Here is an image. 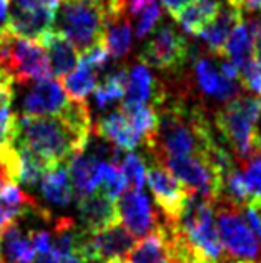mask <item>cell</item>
Wrapping results in <instances>:
<instances>
[{
	"instance_id": "obj_31",
	"label": "cell",
	"mask_w": 261,
	"mask_h": 263,
	"mask_svg": "<svg viewBox=\"0 0 261 263\" xmlns=\"http://www.w3.org/2000/svg\"><path fill=\"white\" fill-rule=\"evenodd\" d=\"M239 82L243 88L251 90L261 99V60L253 59L250 64H246L239 70Z\"/></svg>"
},
{
	"instance_id": "obj_6",
	"label": "cell",
	"mask_w": 261,
	"mask_h": 263,
	"mask_svg": "<svg viewBox=\"0 0 261 263\" xmlns=\"http://www.w3.org/2000/svg\"><path fill=\"white\" fill-rule=\"evenodd\" d=\"M215 217L225 263H261V245L245 223L238 206L219 200L215 203Z\"/></svg>"
},
{
	"instance_id": "obj_37",
	"label": "cell",
	"mask_w": 261,
	"mask_h": 263,
	"mask_svg": "<svg viewBox=\"0 0 261 263\" xmlns=\"http://www.w3.org/2000/svg\"><path fill=\"white\" fill-rule=\"evenodd\" d=\"M228 5L239 10L245 15V12H261V0H228Z\"/></svg>"
},
{
	"instance_id": "obj_18",
	"label": "cell",
	"mask_w": 261,
	"mask_h": 263,
	"mask_svg": "<svg viewBox=\"0 0 261 263\" xmlns=\"http://www.w3.org/2000/svg\"><path fill=\"white\" fill-rule=\"evenodd\" d=\"M127 258L130 263H173L168 245L167 225L160 223L156 230L135 243Z\"/></svg>"
},
{
	"instance_id": "obj_12",
	"label": "cell",
	"mask_w": 261,
	"mask_h": 263,
	"mask_svg": "<svg viewBox=\"0 0 261 263\" xmlns=\"http://www.w3.org/2000/svg\"><path fill=\"white\" fill-rule=\"evenodd\" d=\"M108 160L100 155L88 152V154H77L68 160V177L73 185L75 197L78 200L90 195L98 189L102 174Z\"/></svg>"
},
{
	"instance_id": "obj_21",
	"label": "cell",
	"mask_w": 261,
	"mask_h": 263,
	"mask_svg": "<svg viewBox=\"0 0 261 263\" xmlns=\"http://www.w3.org/2000/svg\"><path fill=\"white\" fill-rule=\"evenodd\" d=\"M225 55L230 59V62L238 70L250 64L255 59V48H253V37L248 29L246 20L242 18L231 30L228 40L225 45Z\"/></svg>"
},
{
	"instance_id": "obj_43",
	"label": "cell",
	"mask_w": 261,
	"mask_h": 263,
	"mask_svg": "<svg viewBox=\"0 0 261 263\" xmlns=\"http://www.w3.org/2000/svg\"><path fill=\"white\" fill-rule=\"evenodd\" d=\"M0 255H2V247H0Z\"/></svg>"
},
{
	"instance_id": "obj_42",
	"label": "cell",
	"mask_w": 261,
	"mask_h": 263,
	"mask_svg": "<svg viewBox=\"0 0 261 263\" xmlns=\"http://www.w3.org/2000/svg\"><path fill=\"white\" fill-rule=\"evenodd\" d=\"M105 263H130L127 257H118V258H110Z\"/></svg>"
},
{
	"instance_id": "obj_28",
	"label": "cell",
	"mask_w": 261,
	"mask_h": 263,
	"mask_svg": "<svg viewBox=\"0 0 261 263\" xmlns=\"http://www.w3.org/2000/svg\"><path fill=\"white\" fill-rule=\"evenodd\" d=\"M193 68H195V82L198 90L203 95L216 99L218 90L222 87V80H223V75L219 73V68H216V65L208 57H196Z\"/></svg>"
},
{
	"instance_id": "obj_5",
	"label": "cell",
	"mask_w": 261,
	"mask_h": 263,
	"mask_svg": "<svg viewBox=\"0 0 261 263\" xmlns=\"http://www.w3.org/2000/svg\"><path fill=\"white\" fill-rule=\"evenodd\" d=\"M60 32L82 55L105 44L107 13L104 0H62Z\"/></svg>"
},
{
	"instance_id": "obj_23",
	"label": "cell",
	"mask_w": 261,
	"mask_h": 263,
	"mask_svg": "<svg viewBox=\"0 0 261 263\" xmlns=\"http://www.w3.org/2000/svg\"><path fill=\"white\" fill-rule=\"evenodd\" d=\"M97 87V70L80 59L77 68L62 80V88L73 102H87V97Z\"/></svg>"
},
{
	"instance_id": "obj_10",
	"label": "cell",
	"mask_w": 261,
	"mask_h": 263,
	"mask_svg": "<svg viewBox=\"0 0 261 263\" xmlns=\"http://www.w3.org/2000/svg\"><path fill=\"white\" fill-rule=\"evenodd\" d=\"M116 210H118L120 223L135 238L147 237L160 227L152 203L142 190L123 192L116 200Z\"/></svg>"
},
{
	"instance_id": "obj_44",
	"label": "cell",
	"mask_w": 261,
	"mask_h": 263,
	"mask_svg": "<svg viewBox=\"0 0 261 263\" xmlns=\"http://www.w3.org/2000/svg\"><path fill=\"white\" fill-rule=\"evenodd\" d=\"M0 263H7V261H4V260H0Z\"/></svg>"
},
{
	"instance_id": "obj_13",
	"label": "cell",
	"mask_w": 261,
	"mask_h": 263,
	"mask_svg": "<svg viewBox=\"0 0 261 263\" xmlns=\"http://www.w3.org/2000/svg\"><path fill=\"white\" fill-rule=\"evenodd\" d=\"M38 44L47 52L52 77L57 80H64L67 75H70L77 68L80 62V53L60 30L52 29L44 33L42 39L38 40Z\"/></svg>"
},
{
	"instance_id": "obj_27",
	"label": "cell",
	"mask_w": 261,
	"mask_h": 263,
	"mask_svg": "<svg viewBox=\"0 0 261 263\" xmlns=\"http://www.w3.org/2000/svg\"><path fill=\"white\" fill-rule=\"evenodd\" d=\"M15 147L18 152V180L17 182L32 189V186H35L40 180H42L45 172L50 170V167L29 148L22 147V145H15Z\"/></svg>"
},
{
	"instance_id": "obj_4",
	"label": "cell",
	"mask_w": 261,
	"mask_h": 263,
	"mask_svg": "<svg viewBox=\"0 0 261 263\" xmlns=\"http://www.w3.org/2000/svg\"><path fill=\"white\" fill-rule=\"evenodd\" d=\"M216 128L230 145L233 157L246 165L261 155V99L239 95L226 102L215 115Z\"/></svg>"
},
{
	"instance_id": "obj_17",
	"label": "cell",
	"mask_w": 261,
	"mask_h": 263,
	"mask_svg": "<svg viewBox=\"0 0 261 263\" xmlns=\"http://www.w3.org/2000/svg\"><path fill=\"white\" fill-rule=\"evenodd\" d=\"M242 18H245V15L239 10L233 9L230 5L222 7V10L215 17V20L210 25L205 27L198 37L207 44L211 53L218 55V57H225L226 40H228L231 30L235 29V25Z\"/></svg>"
},
{
	"instance_id": "obj_38",
	"label": "cell",
	"mask_w": 261,
	"mask_h": 263,
	"mask_svg": "<svg viewBox=\"0 0 261 263\" xmlns=\"http://www.w3.org/2000/svg\"><path fill=\"white\" fill-rule=\"evenodd\" d=\"M155 0H127V13L128 15L138 17L140 13L147 9L148 5H152Z\"/></svg>"
},
{
	"instance_id": "obj_20",
	"label": "cell",
	"mask_w": 261,
	"mask_h": 263,
	"mask_svg": "<svg viewBox=\"0 0 261 263\" xmlns=\"http://www.w3.org/2000/svg\"><path fill=\"white\" fill-rule=\"evenodd\" d=\"M0 247L4 248L7 263H32L35 258V248L30 235H25L15 221L4 228L0 235Z\"/></svg>"
},
{
	"instance_id": "obj_11",
	"label": "cell",
	"mask_w": 261,
	"mask_h": 263,
	"mask_svg": "<svg viewBox=\"0 0 261 263\" xmlns=\"http://www.w3.org/2000/svg\"><path fill=\"white\" fill-rule=\"evenodd\" d=\"M68 102H70V99L67 97L62 85L57 80L49 77L33 82V85L24 97L22 108L24 115L53 117L64 112Z\"/></svg>"
},
{
	"instance_id": "obj_33",
	"label": "cell",
	"mask_w": 261,
	"mask_h": 263,
	"mask_svg": "<svg viewBox=\"0 0 261 263\" xmlns=\"http://www.w3.org/2000/svg\"><path fill=\"white\" fill-rule=\"evenodd\" d=\"M245 175L248 178L255 195H261V155L245 165Z\"/></svg>"
},
{
	"instance_id": "obj_15",
	"label": "cell",
	"mask_w": 261,
	"mask_h": 263,
	"mask_svg": "<svg viewBox=\"0 0 261 263\" xmlns=\"http://www.w3.org/2000/svg\"><path fill=\"white\" fill-rule=\"evenodd\" d=\"M165 92L156 85V80L145 65H133L128 70L125 97L122 105H163Z\"/></svg>"
},
{
	"instance_id": "obj_30",
	"label": "cell",
	"mask_w": 261,
	"mask_h": 263,
	"mask_svg": "<svg viewBox=\"0 0 261 263\" xmlns=\"http://www.w3.org/2000/svg\"><path fill=\"white\" fill-rule=\"evenodd\" d=\"M160 18H162V9L158 7L156 2H153L138 15L136 27H135V35L138 39L147 37L150 32L155 30V27L160 22Z\"/></svg>"
},
{
	"instance_id": "obj_32",
	"label": "cell",
	"mask_w": 261,
	"mask_h": 263,
	"mask_svg": "<svg viewBox=\"0 0 261 263\" xmlns=\"http://www.w3.org/2000/svg\"><path fill=\"white\" fill-rule=\"evenodd\" d=\"M246 225L256 237L258 243L261 245V195H255L248 203L243 206Z\"/></svg>"
},
{
	"instance_id": "obj_2",
	"label": "cell",
	"mask_w": 261,
	"mask_h": 263,
	"mask_svg": "<svg viewBox=\"0 0 261 263\" xmlns=\"http://www.w3.org/2000/svg\"><path fill=\"white\" fill-rule=\"evenodd\" d=\"M156 135L147 147L155 162L170 157H200L211 160L219 145L215 142L208 119L200 108L173 103L163 108Z\"/></svg>"
},
{
	"instance_id": "obj_34",
	"label": "cell",
	"mask_w": 261,
	"mask_h": 263,
	"mask_svg": "<svg viewBox=\"0 0 261 263\" xmlns=\"http://www.w3.org/2000/svg\"><path fill=\"white\" fill-rule=\"evenodd\" d=\"M62 0H12L15 9L20 10H38V9H52L58 10Z\"/></svg>"
},
{
	"instance_id": "obj_19",
	"label": "cell",
	"mask_w": 261,
	"mask_h": 263,
	"mask_svg": "<svg viewBox=\"0 0 261 263\" xmlns=\"http://www.w3.org/2000/svg\"><path fill=\"white\" fill-rule=\"evenodd\" d=\"M40 193L52 205L67 206L72 203L75 192L65 163L45 172V175L40 180Z\"/></svg>"
},
{
	"instance_id": "obj_3",
	"label": "cell",
	"mask_w": 261,
	"mask_h": 263,
	"mask_svg": "<svg viewBox=\"0 0 261 263\" xmlns=\"http://www.w3.org/2000/svg\"><path fill=\"white\" fill-rule=\"evenodd\" d=\"M173 263H225L215 223V203L191 195L175 223H167Z\"/></svg>"
},
{
	"instance_id": "obj_22",
	"label": "cell",
	"mask_w": 261,
	"mask_h": 263,
	"mask_svg": "<svg viewBox=\"0 0 261 263\" xmlns=\"http://www.w3.org/2000/svg\"><path fill=\"white\" fill-rule=\"evenodd\" d=\"M219 10H222V4L216 0H195L188 9L183 10L176 22L182 24L185 32L198 37L205 27L215 20Z\"/></svg>"
},
{
	"instance_id": "obj_39",
	"label": "cell",
	"mask_w": 261,
	"mask_h": 263,
	"mask_svg": "<svg viewBox=\"0 0 261 263\" xmlns=\"http://www.w3.org/2000/svg\"><path fill=\"white\" fill-rule=\"evenodd\" d=\"M9 5H10V0H0V32L7 29V22H9Z\"/></svg>"
},
{
	"instance_id": "obj_9",
	"label": "cell",
	"mask_w": 261,
	"mask_h": 263,
	"mask_svg": "<svg viewBox=\"0 0 261 263\" xmlns=\"http://www.w3.org/2000/svg\"><path fill=\"white\" fill-rule=\"evenodd\" d=\"M135 237L120 221L98 232H87L82 255L87 261H107L110 258L128 257L135 247Z\"/></svg>"
},
{
	"instance_id": "obj_1",
	"label": "cell",
	"mask_w": 261,
	"mask_h": 263,
	"mask_svg": "<svg viewBox=\"0 0 261 263\" xmlns=\"http://www.w3.org/2000/svg\"><path fill=\"white\" fill-rule=\"evenodd\" d=\"M90 134L92 119L87 102L70 100L60 115L20 117L15 143L29 148L53 168L85 152Z\"/></svg>"
},
{
	"instance_id": "obj_26",
	"label": "cell",
	"mask_w": 261,
	"mask_h": 263,
	"mask_svg": "<svg viewBox=\"0 0 261 263\" xmlns=\"http://www.w3.org/2000/svg\"><path fill=\"white\" fill-rule=\"evenodd\" d=\"M120 110L127 115L135 132L145 140L147 145L153 140L158 130V123H160V115L153 105H120Z\"/></svg>"
},
{
	"instance_id": "obj_41",
	"label": "cell",
	"mask_w": 261,
	"mask_h": 263,
	"mask_svg": "<svg viewBox=\"0 0 261 263\" xmlns=\"http://www.w3.org/2000/svg\"><path fill=\"white\" fill-rule=\"evenodd\" d=\"M58 263H88L80 253H65L58 255Z\"/></svg>"
},
{
	"instance_id": "obj_29",
	"label": "cell",
	"mask_w": 261,
	"mask_h": 263,
	"mask_svg": "<svg viewBox=\"0 0 261 263\" xmlns=\"http://www.w3.org/2000/svg\"><path fill=\"white\" fill-rule=\"evenodd\" d=\"M120 170L130 190H143L147 182V168L143 158L136 154H127L120 160Z\"/></svg>"
},
{
	"instance_id": "obj_7",
	"label": "cell",
	"mask_w": 261,
	"mask_h": 263,
	"mask_svg": "<svg viewBox=\"0 0 261 263\" xmlns=\"http://www.w3.org/2000/svg\"><path fill=\"white\" fill-rule=\"evenodd\" d=\"M190 45L175 27L163 24L153 30V35L143 45L138 55L142 65L162 72H176L190 57Z\"/></svg>"
},
{
	"instance_id": "obj_14",
	"label": "cell",
	"mask_w": 261,
	"mask_h": 263,
	"mask_svg": "<svg viewBox=\"0 0 261 263\" xmlns=\"http://www.w3.org/2000/svg\"><path fill=\"white\" fill-rule=\"evenodd\" d=\"M78 213L82 228L90 233L104 230V228L120 221L116 202L108 198L100 190H95L90 195L78 200Z\"/></svg>"
},
{
	"instance_id": "obj_8",
	"label": "cell",
	"mask_w": 261,
	"mask_h": 263,
	"mask_svg": "<svg viewBox=\"0 0 261 263\" xmlns=\"http://www.w3.org/2000/svg\"><path fill=\"white\" fill-rule=\"evenodd\" d=\"M147 182L167 223H175L191 197L190 190L160 162H155L147 168Z\"/></svg>"
},
{
	"instance_id": "obj_40",
	"label": "cell",
	"mask_w": 261,
	"mask_h": 263,
	"mask_svg": "<svg viewBox=\"0 0 261 263\" xmlns=\"http://www.w3.org/2000/svg\"><path fill=\"white\" fill-rule=\"evenodd\" d=\"M32 263H58L57 255L53 250L47 252V253H37L35 258L32 260Z\"/></svg>"
},
{
	"instance_id": "obj_25",
	"label": "cell",
	"mask_w": 261,
	"mask_h": 263,
	"mask_svg": "<svg viewBox=\"0 0 261 263\" xmlns=\"http://www.w3.org/2000/svg\"><path fill=\"white\" fill-rule=\"evenodd\" d=\"M127 79H128L127 68H116V70L108 72L104 77V80L95 87L93 97H95V103H97V107L100 110L110 108L120 99L125 97Z\"/></svg>"
},
{
	"instance_id": "obj_16",
	"label": "cell",
	"mask_w": 261,
	"mask_h": 263,
	"mask_svg": "<svg viewBox=\"0 0 261 263\" xmlns=\"http://www.w3.org/2000/svg\"><path fill=\"white\" fill-rule=\"evenodd\" d=\"M95 130H97L100 138L113 143L118 150L130 152L138 147V143L142 142V137L136 134L132 123L127 119V115L120 108L100 119Z\"/></svg>"
},
{
	"instance_id": "obj_36",
	"label": "cell",
	"mask_w": 261,
	"mask_h": 263,
	"mask_svg": "<svg viewBox=\"0 0 261 263\" xmlns=\"http://www.w3.org/2000/svg\"><path fill=\"white\" fill-rule=\"evenodd\" d=\"M193 2L195 0H162L165 10H167L170 13V17L175 20H178V17L182 15L183 10L188 9Z\"/></svg>"
},
{
	"instance_id": "obj_24",
	"label": "cell",
	"mask_w": 261,
	"mask_h": 263,
	"mask_svg": "<svg viewBox=\"0 0 261 263\" xmlns=\"http://www.w3.org/2000/svg\"><path fill=\"white\" fill-rule=\"evenodd\" d=\"M132 22L127 15L108 18L105 27V45L113 59L122 60L132 48Z\"/></svg>"
},
{
	"instance_id": "obj_35",
	"label": "cell",
	"mask_w": 261,
	"mask_h": 263,
	"mask_svg": "<svg viewBox=\"0 0 261 263\" xmlns=\"http://www.w3.org/2000/svg\"><path fill=\"white\" fill-rule=\"evenodd\" d=\"M248 24V29L251 32L253 37V48H255V59L261 60V18L258 17H251L246 20Z\"/></svg>"
}]
</instances>
